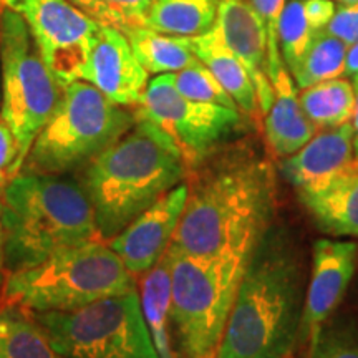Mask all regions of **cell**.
I'll return each mask as SVG.
<instances>
[{"mask_svg": "<svg viewBox=\"0 0 358 358\" xmlns=\"http://www.w3.org/2000/svg\"><path fill=\"white\" fill-rule=\"evenodd\" d=\"M216 27L227 48L239 58L256 88L261 115L274 103V85L268 77L267 40L257 13L248 0H221Z\"/></svg>", "mask_w": 358, "mask_h": 358, "instance_id": "cell-15", "label": "cell"}, {"mask_svg": "<svg viewBox=\"0 0 358 358\" xmlns=\"http://www.w3.org/2000/svg\"><path fill=\"white\" fill-rule=\"evenodd\" d=\"M353 88H355V96H357V103H355V113H353V150H355V156L358 158V82H352Z\"/></svg>", "mask_w": 358, "mask_h": 358, "instance_id": "cell-35", "label": "cell"}, {"mask_svg": "<svg viewBox=\"0 0 358 358\" xmlns=\"http://www.w3.org/2000/svg\"><path fill=\"white\" fill-rule=\"evenodd\" d=\"M171 80L174 88L185 98L239 110L229 93L222 88V85L217 82L216 77L209 71L203 62L179 70L176 73H171Z\"/></svg>", "mask_w": 358, "mask_h": 358, "instance_id": "cell-28", "label": "cell"}, {"mask_svg": "<svg viewBox=\"0 0 358 358\" xmlns=\"http://www.w3.org/2000/svg\"><path fill=\"white\" fill-rule=\"evenodd\" d=\"M134 122V111L110 101L93 85L83 80L66 83L52 116L30 146L22 169L60 176L88 166Z\"/></svg>", "mask_w": 358, "mask_h": 358, "instance_id": "cell-6", "label": "cell"}, {"mask_svg": "<svg viewBox=\"0 0 358 358\" xmlns=\"http://www.w3.org/2000/svg\"><path fill=\"white\" fill-rule=\"evenodd\" d=\"M30 313L64 358H159L136 287L78 310Z\"/></svg>", "mask_w": 358, "mask_h": 358, "instance_id": "cell-8", "label": "cell"}, {"mask_svg": "<svg viewBox=\"0 0 358 358\" xmlns=\"http://www.w3.org/2000/svg\"><path fill=\"white\" fill-rule=\"evenodd\" d=\"M343 73L350 77L353 82H358V42L348 47L345 57V71Z\"/></svg>", "mask_w": 358, "mask_h": 358, "instance_id": "cell-34", "label": "cell"}, {"mask_svg": "<svg viewBox=\"0 0 358 358\" xmlns=\"http://www.w3.org/2000/svg\"><path fill=\"white\" fill-rule=\"evenodd\" d=\"M2 8H3V3H2V0H0V13H2Z\"/></svg>", "mask_w": 358, "mask_h": 358, "instance_id": "cell-38", "label": "cell"}, {"mask_svg": "<svg viewBox=\"0 0 358 358\" xmlns=\"http://www.w3.org/2000/svg\"><path fill=\"white\" fill-rule=\"evenodd\" d=\"M348 47L342 40L322 30L313 37L310 47L303 53L294 69H290L295 87L303 90L325 80L342 77L345 71Z\"/></svg>", "mask_w": 358, "mask_h": 358, "instance_id": "cell-25", "label": "cell"}, {"mask_svg": "<svg viewBox=\"0 0 358 358\" xmlns=\"http://www.w3.org/2000/svg\"><path fill=\"white\" fill-rule=\"evenodd\" d=\"M187 192V182L173 187L110 239L108 245L133 275L145 274L166 254L185 211Z\"/></svg>", "mask_w": 358, "mask_h": 358, "instance_id": "cell-12", "label": "cell"}, {"mask_svg": "<svg viewBox=\"0 0 358 358\" xmlns=\"http://www.w3.org/2000/svg\"><path fill=\"white\" fill-rule=\"evenodd\" d=\"M2 3L25 20L45 65L62 87L82 78L98 22L70 0H2Z\"/></svg>", "mask_w": 358, "mask_h": 358, "instance_id": "cell-11", "label": "cell"}, {"mask_svg": "<svg viewBox=\"0 0 358 358\" xmlns=\"http://www.w3.org/2000/svg\"><path fill=\"white\" fill-rule=\"evenodd\" d=\"M297 192L302 204L327 232L358 237V161L324 185Z\"/></svg>", "mask_w": 358, "mask_h": 358, "instance_id": "cell-18", "label": "cell"}, {"mask_svg": "<svg viewBox=\"0 0 358 358\" xmlns=\"http://www.w3.org/2000/svg\"><path fill=\"white\" fill-rule=\"evenodd\" d=\"M274 103L266 113V140L272 151L280 158L297 153L315 136L317 128L302 110L295 82L282 65L274 80Z\"/></svg>", "mask_w": 358, "mask_h": 358, "instance_id": "cell-17", "label": "cell"}, {"mask_svg": "<svg viewBox=\"0 0 358 358\" xmlns=\"http://www.w3.org/2000/svg\"><path fill=\"white\" fill-rule=\"evenodd\" d=\"M358 161L353 150V124L325 129L297 153L280 163V173L295 189L315 187L345 173Z\"/></svg>", "mask_w": 358, "mask_h": 358, "instance_id": "cell-16", "label": "cell"}, {"mask_svg": "<svg viewBox=\"0 0 358 358\" xmlns=\"http://www.w3.org/2000/svg\"><path fill=\"white\" fill-rule=\"evenodd\" d=\"M248 2L254 8V12L257 13L264 32H266L268 77H271V82L274 83L280 66L285 65L284 60H282L279 47V22L287 0H248Z\"/></svg>", "mask_w": 358, "mask_h": 358, "instance_id": "cell-29", "label": "cell"}, {"mask_svg": "<svg viewBox=\"0 0 358 358\" xmlns=\"http://www.w3.org/2000/svg\"><path fill=\"white\" fill-rule=\"evenodd\" d=\"M338 6H353V3H358V0H334Z\"/></svg>", "mask_w": 358, "mask_h": 358, "instance_id": "cell-36", "label": "cell"}, {"mask_svg": "<svg viewBox=\"0 0 358 358\" xmlns=\"http://www.w3.org/2000/svg\"><path fill=\"white\" fill-rule=\"evenodd\" d=\"M7 274L43 262L58 250L100 241L92 204L69 179L19 173L3 187Z\"/></svg>", "mask_w": 358, "mask_h": 358, "instance_id": "cell-4", "label": "cell"}, {"mask_svg": "<svg viewBox=\"0 0 358 358\" xmlns=\"http://www.w3.org/2000/svg\"><path fill=\"white\" fill-rule=\"evenodd\" d=\"M171 259V327L181 358H214L250 259L194 257L168 249Z\"/></svg>", "mask_w": 358, "mask_h": 358, "instance_id": "cell-7", "label": "cell"}, {"mask_svg": "<svg viewBox=\"0 0 358 358\" xmlns=\"http://www.w3.org/2000/svg\"><path fill=\"white\" fill-rule=\"evenodd\" d=\"M134 116L163 129L187 166L203 163L244 127L243 111L182 96L174 88L171 73L156 75L148 82Z\"/></svg>", "mask_w": 358, "mask_h": 358, "instance_id": "cell-10", "label": "cell"}, {"mask_svg": "<svg viewBox=\"0 0 358 358\" xmlns=\"http://www.w3.org/2000/svg\"><path fill=\"white\" fill-rule=\"evenodd\" d=\"M358 245L355 243L317 239L312 249V267L303 301L299 338L308 342L315 330L342 302L355 274Z\"/></svg>", "mask_w": 358, "mask_h": 358, "instance_id": "cell-14", "label": "cell"}, {"mask_svg": "<svg viewBox=\"0 0 358 358\" xmlns=\"http://www.w3.org/2000/svg\"><path fill=\"white\" fill-rule=\"evenodd\" d=\"M308 358H358V337L325 324L310 338Z\"/></svg>", "mask_w": 358, "mask_h": 358, "instance_id": "cell-30", "label": "cell"}, {"mask_svg": "<svg viewBox=\"0 0 358 358\" xmlns=\"http://www.w3.org/2000/svg\"><path fill=\"white\" fill-rule=\"evenodd\" d=\"M0 118L15 136L22 169L30 146L52 116L64 87L45 65L29 25L7 7L0 13Z\"/></svg>", "mask_w": 358, "mask_h": 358, "instance_id": "cell-9", "label": "cell"}, {"mask_svg": "<svg viewBox=\"0 0 358 358\" xmlns=\"http://www.w3.org/2000/svg\"><path fill=\"white\" fill-rule=\"evenodd\" d=\"M19 145L7 123L0 118V187H6L20 173Z\"/></svg>", "mask_w": 358, "mask_h": 358, "instance_id": "cell-31", "label": "cell"}, {"mask_svg": "<svg viewBox=\"0 0 358 358\" xmlns=\"http://www.w3.org/2000/svg\"><path fill=\"white\" fill-rule=\"evenodd\" d=\"M187 163L171 138L138 118L85 168L82 189L101 241L113 239L161 196L185 181Z\"/></svg>", "mask_w": 358, "mask_h": 358, "instance_id": "cell-3", "label": "cell"}, {"mask_svg": "<svg viewBox=\"0 0 358 358\" xmlns=\"http://www.w3.org/2000/svg\"><path fill=\"white\" fill-rule=\"evenodd\" d=\"M191 45L194 55L208 66L217 82L222 85V88L229 93L237 108L248 116L261 115L252 80L239 58L224 43L217 27L214 25L209 32L192 37Z\"/></svg>", "mask_w": 358, "mask_h": 358, "instance_id": "cell-19", "label": "cell"}, {"mask_svg": "<svg viewBox=\"0 0 358 358\" xmlns=\"http://www.w3.org/2000/svg\"><path fill=\"white\" fill-rule=\"evenodd\" d=\"M325 30L334 37L342 40L347 47L358 42V3L337 6L332 20L329 22Z\"/></svg>", "mask_w": 358, "mask_h": 358, "instance_id": "cell-32", "label": "cell"}, {"mask_svg": "<svg viewBox=\"0 0 358 358\" xmlns=\"http://www.w3.org/2000/svg\"><path fill=\"white\" fill-rule=\"evenodd\" d=\"M317 34L320 32L308 19L303 0H287L279 22L280 55L287 70L297 65Z\"/></svg>", "mask_w": 358, "mask_h": 358, "instance_id": "cell-26", "label": "cell"}, {"mask_svg": "<svg viewBox=\"0 0 358 358\" xmlns=\"http://www.w3.org/2000/svg\"><path fill=\"white\" fill-rule=\"evenodd\" d=\"M221 0H153L145 27L156 32L198 37L216 25Z\"/></svg>", "mask_w": 358, "mask_h": 358, "instance_id": "cell-22", "label": "cell"}, {"mask_svg": "<svg viewBox=\"0 0 358 358\" xmlns=\"http://www.w3.org/2000/svg\"><path fill=\"white\" fill-rule=\"evenodd\" d=\"M140 303L159 358H176L171 345V259L166 250L150 271L141 274Z\"/></svg>", "mask_w": 358, "mask_h": 358, "instance_id": "cell-20", "label": "cell"}, {"mask_svg": "<svg viewBox=\"0 0 358 358\" xmlns=\"http://www.w3.org/2000/svg\"><path fill=\"white\" fill-rule=\"evenodd\" d=\"M299 100L317 129L350 123L355 113V88L352 82L340 77L299 90Z\"/></svg>", "mask_w": 358, "mask_h": 358, "instance_id": "cell-23", "label": "cell"}, {"mask_svg": "<svg viewBox=\"0 0 358 358\" xmlns=\"http://www.w3.org/2000/svg\"><path fill=\"white\" fill-rule=\"evenodd\" d=\"M148 75L127 35L116 27L100 24L80 80L93 85L116 105L136 108L150 82Z\"/></svg>", "mask_w": 358, "mask_h": 358, "instance_id": "cell-13", "label": "cell"}, {"mask_svg": "<svg viewBox=\"0 0 358 358\" xmlns=\"http://www.w3.org/2000/svg\"><path fill=\"white\" fill-rule=\"evenodd\" d=\"M122 32L127 35L138 62L151 75L176 73L201 62L192 52L189 37L161 34L145 25L127 27Z\"/></svg>", "mask_w": 358, "mask_h": 358, "instance_id": "cell-21", "label": "cell"}, {"mask_svg": "<svg viewBox=\"0 0 358 358\" xmlns=\"http://www.w3.org/2000/svg\"><path fill=\"white\" fill-rule=\"evenodd\" d=\"M0 358H64L45 330L17 306L0 310Z\"/></svg>", "mask_w": 358, "mask_h": 358, "instance_id": "cell-24", "label": "cell"}, {"mask_svg": "<svg viewBox=\"0 0 358 358\" xmlns=\"http://www.w3.org/2000/svg\"><path fill=\"white\" fill-rule=\"evenodd\" d=\"M169 248L194 257H252L275 204V171L252 155L219 161L187 185Z\"/></svg>", "mask_w": 358, "mask_h": 358, "instance_id": "cell-1", "label": "cell"}, {"mask_svg": "<svg viewBox=\"0 0 358 358\" xmlns=\"http://www.w3.org/2000/svg\"><path fill=\"white\" fill-rule=\"evenodd\" d=\"M303 301L294 245L267 231L245 266L214 358H287L301 335Z\"/></svg>", "mask_w": 358, "mask_h": 358, "instance_id": "cell-2", "label": "cell"}, {"mask_svg": "<svg viewBox=\"0 0 358 358\" xmlns=\"http://www.w3.org/2000/svg\"><path fill=\"white\" fill-rule=\"evenodd\" d=\"M7 279V266H6V229H3L2 219V199H0V294L3 292V285Z\"/></svg>", "mask_w": 358, "mask_h": 358, "instance_id": "cell-33", "label": "cell"}, {"mask_svg": "<svg viewBox=\"0 0 358 358\" xmlns=\"http://www.w3.org/2000/svg\"><path fill=\"white\" fill-rule=\"evenodd\" d=\"M75 7L101 25L127 27L143 25L153 0H70Z\"/></svg>", "mask_w": 358, "mask_h": 358, "instance_id": "cell-27", "label": "cell"}, {"mask_svg": "<svg viewBox=\"0 0 358 358\" xmlns=\"http://www.w3.org/2000/svg\"><path fill=\"white\" fill-rule=\"evenodd\" d=\"M0 110H2V88H0Z\"/></svg>", "mask_w": 358, "mask_h": 358, "instance_id": "cell-37", "label": "cell"}, {"mask_svg": "<svg viewBox=\"0 0 358 358\" xmlns=\"http://www.w3.org/2000/svg\"><path fill=\"white\" fill-rule=\"evenodd\" d=\"M134 287L131 272L100 239L7 274L2 295L8 306L29 312H71Z\"/></svg>", "mask_w": 358, "mask_h": 358, "instance_id": "cell-5", "label": "cell"}]
</instances>
